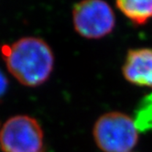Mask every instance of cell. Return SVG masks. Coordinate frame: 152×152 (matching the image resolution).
I'll list each match as a JSON object with an SVG mask.
<instances>
[{
    "label": "cell",
    "mask_w": 152,
    "mask_h": 152,
    "mask_svg": "<svg viewBox=\"0 0 152 152\" xmlns=\"http://www.w3.org/2000/svg\"><path fill=\"white\" fill-rule=\"evenodd\" d=\"M0 50L9 72L20 83L35 87L45 83L50 76L54 56L43 39L21 38L11 44L2 45Z\"/></svg>",
    "instance_id": "1"
},
{
    "label": "cell",
    "mask_w": 152,
    "mask_h": 152,
    "mask_svg": "<svg viewBox=\"0 0 152 152\" xmlns=\"http://www.w3.org/2000/svg\"><path fill=\"white\" fill-rule=\"evenodd\" d=\"M94 137L97 146L104 152H128L138 139L135 122L120 112L100 116L94 127Z\"/></svg>",
    "instance_id": "2"
},
{
    "label": "cell",
    "mask_w": 152,
    "mask_h": 152,
    "mask_svg": "<svg viewBox=\"0 0 152 152\" xmlns=\"http://www.w3.org/2000/svg\"><path fill=\"white\" fill-rule=\"evenodd\" d=\"M73 26L86 39H101L113 31L115 16L104 0H82L72 9Z\"/></svg>",
    "instance_id": "3"
},
{
    "label": "cell",
    "mask_w": 152,
    "mask_h": 152,
    "mask_svg": "<svg viewBox=\"0 0 152 152\" xmlns=\"http://www.w3.org/2000/svg\"><path fill=\"white\" fill-rule=\"evenodd\" d=\"M0 148L5 152H44L39 122L28 115L9 118L0 130Z\"/></svg>",
    "instance_id": "4"
},
{
    "label": "cell",
    "mask_w": 152,
    "mask_h": 152,
    "mask_svg": "<svg viewBox=\"0 0 152 152\" xmlns=\"http://www.w3.org/2000/svg\"><path fill=\"white\" fill-rule=\"evenodd\" d=\"M122 71L127 82L152 88V49L129 50Z\"/></svg>",
    "instance_id": "5"
},
{
    "label": "cell",
    "mask_w": 152,
    "mask_h": 152,
    "mask_svg": "<svg viewBox=\"0 0 152 152\" xmlns=\"http://www.w3.org/2000/svg\"><path fill=\"white\" fill-rule=\"evenodd\" d=\"M115 5L137 26L144 25L152 18V0H115Z\"/></svg>",
    "instance_id": "6"
},
{
    "label": "cell",
    "mask_w": 152,
    "mask_h": 152,
    "mask_svg": "<svg viewBox=\"0 0 152 152\" xmlns=\"http://www.w3.org/2000/svg\"><path fill=\"white\" fill-rule=\"evenodd\" d=\"M136 126L141 130L152 128V94L146 96L136 112Z\"/></svg>",
    "instance_id": "7"
},
{
    "label": "cell",
    "mask_w": 152,
    "mask_h": 152,
    "mask_svg": "<svg viewBox=\"0 0 152 152\" xmlns=\"http://www.w3.org/2000/svg\"><path fill=\"white\" fill-rule=\"evenodd\" d=\"M8 86V81L5 74L0 70V98L6 94Z\"/></svg>",
    "instance_id": "8"
}]
</instances>
